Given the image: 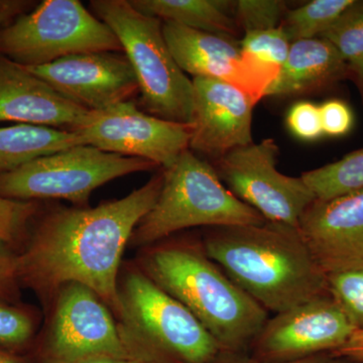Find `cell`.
<instances>
[{
    "instance_id": "obj_11",
    "label": "cell",
    "mask_w": 363,
    "mask_h": 363,
    "mask_svg": "<svg viewBox=\"0 0 363 363\" xmlns=\"http://www.w3.org/2000/svg\"><path fill=\"white\" fill-rule=\"evenodd\" d=\"M75 133L85 145L147 160L166 169L189 149L191 125L150 116L130 100L104 111H90Z\"/></svg>"
},
{
    "instance_id": "obj_24",
    "label": "cell",
    "mask_w": 363,
    "mask_h": 363,
    "mask_svg": "<svg viewBox=\"0 0 363 363\" xmlns=\"http://www.w3.org/2000/svg\"><path fill=\"white\" fill-rule=\"evenodd\" d=\"M320 38L348 64L363 56V0H354Z\"/></svg>"
},
{
    "instance_id": "obj_27",
    "label": "cell",
    "mask_w": 363,
    "mask_h": 363,
    "mask_svg": "<svg viewBox=\"0 0 363 363\" xmlns=\"http://www.w3.org/2000/svg\"><path fill=\"white\" fill-rule=\"evenodd\" d=\"M40 209V202L16 201L0 197V238L18 252Z\"/></svg>"
},
{
    "instance_id": "obj_1",
    "label": "cell",
    "mask_w": 363,
    "mask_h": 363,
    "mask_svg": "<svg viewBox=\"0 0 363 363\" xmlns=\"http://www.w3.org/2000/svg\"><path fill=\"white\" fill-rule=\"evenodd\" d=\"M162 183V169L121 199L96 207L40 209L18 252L21 288L33 291L45 309L61 286L80 284L96 293L119 319L124 250L157 202Z\"/></svg>"
},
{
    "instance_id": "obj_12",
    "label": "cell",
    "mask_w": 363,
    "mask_h": 363,
    "mask_svg": "<svg viewBox=\"0 0 363 363\" xmlns=\"http://www.w3.org/2000/svg\"><path fill=\"white\" fill-rule=\"evenodd\" d=\"M354 331L329 294L269 318L248 353L264 362H296L334 352Z\"/></svg>"
},
{
    "instance_id": "obj_20",
    "label": "cell",
    "mask_w": 363,
    "mask_h": 363,
    "mask_svg": "<svg viewBox=\"0 0 363 363\" xmlns=\"http://www.w3.org/2000/svg\"><path fill=\"white\" fill-rule=\"evenodd\" d=\"M82 145L80 135L72 131L32 124L0 128V175L38 157Z\"/></svg>"
},
{
    "instance_id": "obj_14",
    "label": "cell",
    "mask_w": 363,
    "mask_h": 363,
    "mask_svg": "<svg viewBox=\"0 0 363 363\" xmlns=\"http://www.w3.org/2000/svg\"><path fill=\"white\" fill-rule=\"evenodd\" d=\"M26 68L69 101L89 111L130 101L138 93L133 67L121 52H83Z\"/></svg>"
},
{
    "instance_id": "obj_30",
    "label": "cell",
    "mask_w": 363,
    "mask_h": 363,
    "mask_svg": "<svg viewBox=\"0 0 363 363\" xmlns=\"http://www.w3.org/2000/svg\"><path fill=\"white\" fill-rule=\"evenodd\" d=\"M21 283L18 274V252L0 238V301L18 304Z\"/></svg>"
},
{
    "instance_id": "obj_23",
    "label": "cell",
    "mask_w": 363,
    "mask_h": 363,
    "mask_svg": "<svg viewBox=\"0 0 363 363\" xmlns=\"http://www.w3.org/2000/svg\"><path fill=\"white\" fill-rule=\"evenodd\" d=\"M42 327L39 310L0 301V347L23 352L35 344Z\"/></svg>"
},
{
    "instance_id": "obj_9",
    "label": "cell",
    "mask_w": 363,
    "mask_h": 363,
    "mask_svg": "<svg viewBox=\"0 0 363 363\" xmlns=\"http://www.w3.org/2000/svg\"><path fill=\"white\" fill-rule=\"evenodd\" d=\"M156 168L147 160L76 145L0 175V197L16 201L61 199L87 207L93 191L104 184Z\"/></svg>"
},
{
    "instance_id": "obj_7",
    "label": "cell",
    "mask_w": 363,
    "mask_h": 363,
    "mask_svg": "<svg viewBox=\"0 0 363 363\" xmlns=\"http://www.w3.org/2000/svg\"><path fill=\"white\" fill-rule=\"evenodd\" d=\"M45 311L44 326L35 342L37 363H78L98 357L157 359L136 346L111 308L87 286H61Z\"/></svg>"
},
{
    "instance_id": "obj_36",
    "label": "cell",
    "mask_w": 363,
    "mask_h": 363,
    "mask_svg": "<svg viewBox=\"0 0 363 363\" xmlns=\"http://www.w3.org/2000/svg\"><path fill=\"white\" fill-rule=\"evenodd\" d=\"M348 69H350L348 78L357 84L363 99V56L348 64Z\"/></svg>"
},
{
    "instance_id": "obj_4",
    "label": "cell",
    "mask_w": 363,
    "mask_h": 363,
    "mask_svg": "<svg viewBox=\"0 0 363 363\" xmlns=\"http://www.w3.org/2000/svg\"><path fill=\"white\" fill-rule=\"evenodd\" d=\"M162 169L161 193L135 227L131 247L145 248L193 227L257 225L267 221L223 185L210 162L190 149Z\"/></svg>"
},
{
    "instance_id": "obj_15",
    "label": "cell",
    "mask_w": 363,
    "mask_h": 363,
    "mask_svg": "<svg viewBox=\"0 0 363 363\" xmlns=\"http://www.w3.org/2000/svg\"><path fill=\"white\" fill-rule=\"evenodd\" d=\"M298 230L328 276L363 267V189L331 199H315Z\"/></svg>"
},
{
    "instance_id": "obj_16",
    "label": "cell",
    "mask_w": 363,
    "mask_h": 363,
    "mask_svg": "<svg viewBox=\"0 0 363 363\" xmlns=\"http://www.w3.org/2000/svg\"><path fill=\"white\" fill-rule=\"evenodd\" d=\"M189 149L219 159L227 152L253 143L252 124L255 104L234 86L215 79L195 77Z\"/></svg>"
},
{
    "instance_id": "obj_13",
    "label": "cell",
    "mask_w": 363,
    "mask_h": 363,
    "mask_svg": "<svg viewBox=\"0 0 363 363\" xmlns=\"http://www.w3.org/2000/svg\"><path fill=\"white\" fill-rule=\"evenodd\" d=\"M164 40L177 63L195 77L215 79L238 88L255 104L266 97L279 71L245 56L233 38L162 21Z\"/></svg>"
},
{
    "instance_id": "obj_34",
    "label": "cell",
    "mask_w": 363,
    "mask_h": 363,
    "mask_svg": "<svg viewBox=\"0 0 363 363\" xmlns=\"http://www.w3.org/2000/svg\"><path fill=\"white\" fill-rule=\"evenodd\" d=\"M348 362L363 363V330H355L340 348L331 353Z\"/></svg>"
},
{
    "instance_id": "obj_35",
    "label": "cell",
    "mask_w": 363,
    "mask_h": 363,
    "mask_svg": "<svg viewBox=\"0 0 363 363\" xmlns=\"http://www.w3.org/2000/svg\"><path fill=\"white\" fill-rule=\"evenodd\" d=\"M78 363H168L147 357H98Z\"/></svg>"
},
{
    "instance_id": "obj_18",
    "label": "cell",
    "mask_w": 363,
    "mask_h": 363,
    "mask_svg": "<svg viewBox=\"0 0 363 363\" xmlns=\"http://www.w3.org/2000/svg\"><path fill=\"white\" fill-rule=\"evenodd\" d=\"M348 63L322 38L291 44L286 63L266 96H293L324 89L348 78Z\"/></svg>"
},
{
    "instance_id": "obj_31",
    "label": "cell",
    "mask_w": 363,
    "mask_h": 363,
    "mask_svg": "<svg viewBox=\"0 0 363 363\" xmlns=\"http://www.w3.org/2000/svg\"><path fill=\"white\" fill-rule=\"evenodd\" d=\"M320 114L324 135L338 138L347 135L354 123L350 107L342 100H327L320 105Z\"/></svg>"
},
{
    "instance_id": "obj_25",
    "label": "cell",
    "mask_w": 363,
    "mask_h": 363,
    "mask_svg": "<svg viewBox=\"0 0 363 363\" xmlns=\"http://www.w3.org/2000/svg\"><path fill=\"white\" fill-rule=\"evenodd\" d=\"M291 44L279 26L272 30L245 33L240 43L243 55L279 71L288 58Z\"/></svg>"
},
{
    "instance_id": "obj_10",
    "label": "cell",
    "mask_w": 363,
    "mask_h": 363,
    "mask_svg": "<svg viewBox=\"0 0 363 363\" xmlns=\"http://www.w3.org/2000/svg\"><path fill=\"white\" fill-rule=\"evenodd\" d=\"M279 155L278 145L267 138L231 150L211 164L223 185L267 221L298 228L301 216L316 197L302 177L278 171Z\"/></svg>"
},
{
    "instance_id": "obj_6",
    "label": "cell",
    "mask_w": 363,
    "mask_h": 363,
    "mask_svg": "<svg viewBox=\"0 0 363 363\" xmlns=\"http://www.w3.org/2000/svg\"><path fill=\"white\" fill-rule=\"evenodd\" d=\"M119 321L143 352L169 363H210L220 351L185 306L136 264L121 267Z\"/></svg>"
},
{
    "instance_id": "obj_21",
    "label": "cell",
    "mask_w": 363,
    "mask_h": 363,
    "mask_svg": "<svg viewBox=\"0 0 363 363\" xmlns=\"http://www.w3.org/2000/svg\"><path fill=\"white\" fill-rule=\"evenodd\" d=\"M303 180L316 199L326 200L363 189V149L337 162L306 172Z\"/></svg>"
},
{
    "instance_id": "obj_33",
    "label": "cell",
    "mask_w": 363,
    "mask_h": 363,
    "mask_svg": "<svg viewBox=\"0 0 363 363\" xmlns=\"http://www.w3.org/2000/svg\"><path fill=\"white\" fill-rule=\"evenodd\" d=\"M37 2L28 0H0V28L9 26L23 14L30 13Z\"/></svg>"
},
{
    "instance_id": "obj_8",
    "label": "cell",
    "mask_w": 363,
    "mask_h": 363,
    "mask_svg": "<svg viewBox=\"0 0 363 363\" xmlns=\"http://www.w3.org/2000/svg\"><path fill=\"white\" fill-rule=\"evenodd\" d=\"M93 52L123 51L111 28L78 0H45L0 28V56L23 67Z\"/></svg>"
},
{
    "instance_id": "obj_26",
    "label": "cell",
    "mask_w": 363,
    "mask_h": 363,
    "mask_svg": "<svg viewBox=\"0 0 363 363\" xmlns=\"http://www.w3.org/2000/svg\"><path fill=\"white\" fill-rule=\"evenodd\" d=\"M329 294L354 326L363 330V267L327 276Z\"/></svg>"
},
{
    "instance_id": "obj_5",
    "label": "cell",
    "mask_w": 363,
    "mask_h": 363,
    "mask_svg": "<svg viewBox=\"0 0 363 363\" xmlns=\"http://www.w3.org/2000/svg\"><path fill=\"white\" fill-rule=\"evenodd\" d=\"M90 7L121 43L135 74L143 111L191 125L194 87L169 51L162 21L140 13L130 0H92Z\"/></svg>"
},
{
    "instance_id": "obj_22",
    "label": "cell",
    "mask_w": 363,
    "mask_h": 363,
    "mask_svg": "<svg viewBox=\"0 0 363 363\" xmlns=\"http://www.w3.org/2000/svg\"><path fill=\"white\" fill-rule=\"evenodd\" d=\"M354 0H313L286 11L279 28L291 43L316 39L326 32Z\"/></svg>"
},
{
    "instance_id": "obj_3",
    "label": "cell",
    "mask_w": 363,
    "mask_h": 363,
    "mask_svg": "<svg viewBox=\"0 0 363 363\" xmlns=\"http://www.w3.org/2000/svg\"><path fill=\"white\" fill-rule=\"evenodd\" d=\"M140 269L185 306L220 350L248 352L269 312L208 257L201 238L177 234L142 248Z\"/></svg>"
},
{
    "instance_id": "obj_17",
    "label": "cell",
    "mask_w": 363,
    "mask_h": 363,
    "mask_svg": "<svg viewBox=\"0 0 363 363\" xmlns=\"http://www.w3.org/2000/svg\"><path fill=\"white\" fill-rule=\"evenodd\" d=\"M89 114L26 67L0 56V123L13 121L75 133Z\"/></svg>"
},
{
    "instance_id": "obj_2",
    "label": "cell",
    "mask_w": 363,
    "mask_h": 363,
    "mask_svg": "<svg viewBox=\"0 0 363 363\" xmlns=\"http://www.w3.org/2000/svg\"><path fill=\"white\" fill-rule=\"evenodd\" d=\"M201 240L208 257L267 312L329 295L327 274L297 227L271 221L211 227Z\"/></svg>"
},
{
    "instance_id": "obj_38",
    "label": "cell",
    "mask_w": 363,
    "mask_h": 363,
    "mask_svg": "<svg viewBox=\"0 0 363 363\" xmlns=\"http://www.w3.org/2000/svg\"><path fill=\"white\" fill-rule=\"evenodd\" d=\"M363 100V99H362Z\"/></svg>"
},
{
    "instance_id": "obj_29",
    "label": "cell",
    "mask_w": 363,
    "mask_h": 363,
    "mask_svg": "<svg viewBox=\"0 0 363 363\" xmlns=\"http://www.w3.org/2000/svg\"><path fill=\"white\" fill-rule=\"evenodd\" d=\"M289 130L298 140L314 142L324 135L320 106L310 101L294 104L286 116Z\"/></svg>"
},
{
    "instance_id": "obj_32",
    "label": "cell",
    "mask_w": 363,
    "mask_h": 363,
    "mask_svg": "<svg viewBox=\"0 0 363 363\" xmlns=\"http://www.w3.org/2000/svg\"><path fill=\"white\" fill-rule=\"evenodd\" d=\"M210 363H354L348 362L333 357L331 353H323V354L316 355L305 359L296 360V362H264V360L257 359L252 357L248 352H240V351H219L218 354Z\"/></svg>"
},
{
    "instance_id": "obj_37",
    "label": "cell",
    "mask_w": 363,
    "mask_h": 363,
    "mask_svg": "<svg viewBox=\"0 0 363 363\" xmlns=\"http://www.w3.org/2000/svg\"><path fill=\"white\" fill-rule=\"evenodd\" d=\"M0 363H30V360L20 352L0 347Z\"/></svg>"
},
{
    "instance_id": "obj_19",
    "label": "cell",
    "mask_w": 363,
    "mask_h": 363,
    "mask_svg": "<svg viewBox=\"0 0 363 363\" xmlns=\"http://www.w3.org/2000/svg\"><path fill=\"white\" fill-rule=\"evenodd\" d=\"M140 13L193 30L233 38L240 30L235 1L224 0H130Z\"/></svg>"
},
{
    "instance_id": "obj_28",
    "label": "cell",
    "mask_w": 363,
    "mask_h": 363,
    "mask_svg": "<svg viewBox=\"0 0 363 363\" xmlns=\"http://www.w3.org/2000/svg\"><path fill=\"white\" fill-rule=\"evenodd\" d=\"M234 13L245 33L279 28L286 13L285 2L278 0H240Z\"/></svg>"
}]
</instances>
